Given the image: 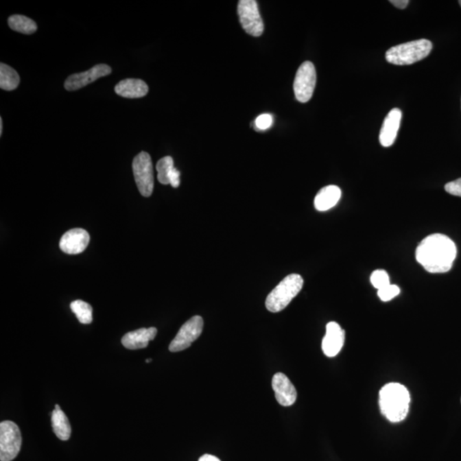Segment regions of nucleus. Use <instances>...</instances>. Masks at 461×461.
<instances>
[{
	"label": "nucleus",
	"mask_w": 461,
	"mask_h": 461,
	"mask_svg": "<svg viewBox=\"0 0 461 461\" xmlns=\"http://www.w3.org/2000/svg\"><path fill=\"white\" fill-rule=\"evenodd\" d=\"M272 386L276 400L281 406L289 407L296 403L298 392L291 380L284 373H276L272 380Z\"/></svg>",
	"instance_id": "obj_12"
},
{
	"label": "nucleus",
	"mask_w": 461,
	"mask_h": 461,
	"mask_svg": "<svg viewBox=\"0 0 461 461\" xmlns=\"http://www.w3.org/2000/svg\"><path fill=\"white\" fill-rule=\"evenodd\" d=\"M89 242V233L86 230L75 228L68 230L62 235L59 247L62 252L77 255L82 253L88 246Z\"/></svg>",
	"instance_id": "obj_11"
},
{
	"label": "nucleus",
	"mask_w": 461,
	"mask_h": 461,
	"mask_svg": "<svg viewBox=\"0 0 461 461\" xmlns=\"http://www.w3.org/2000/svg\"><path fill=\"white\" fill-rule=\"evenodd\" d=\"M345 331L337 322L327 324V333L322 341V351L327 357H334L344 344Z\"/></svg>",
	"instance_id": "obj_13"
},
{
	"label": "nucleus",
	"mask_w": 461,
	"mask_h": 461,
	"mask_svg": "<svg viewBox=\"0 0 461 461\" xmlns=\"http://www.w3.org/2000/svg\"><path fill=\"white\" fill-rule=\"evenodd\" d=\"M459 3H460V6H461V0H460V1H459Z\"/></svg>",
	"instance_id": "obj_33"
},
{
	"label": "nucleus",
	"mask_w": 461,
	"mask_h": 461,
	"mask_svg": "<svg viewBox=\"0 0 461 461\" xmlns=\"http://www.w3.org/2000/svg\"><path fill=\"white\" fill-rule=\"evenodd\" d=\"M403 113L400 109L394 108L384 119L379 134V142L383 147H390L394 144L399 130Z\"/></svg>",
	"instance_id": "obj_14"
},
{
	"label": "nucleus",
	"mask_w": 461,
	"mask_h": 461,
	"mask_svg": "<svg viewBox=\"0 0 461 461\" xmlns=\"http://www.w3.org/2000/svg\"><path fill=\"white\" fill-rule=\"evenodd\" d=\"M371 283L376 289H381L390 285L389 275L386 271L381 270V269L376 270L371 275Z\"/></svg>",
	"instance_id": "obj_23"
},
{
	"label": "nucleus",
	"mask_w": 461,
	"mask_h": 461,
	"mask_svg": "<svg viewBox=\"0 0 461 461\" xmlns=\"http://www.w3.org/2000/svg\"><path fill=\"white\" fill-rule=\"evenodd\" d=\"M132 172L141 194L143 197H151L154 190L153 164L147 152H142L134 157Z\"/></svg>",
	"instance_id": "obj_6"
},
{
	"label": "nucleus",
	"mask_w": 461,
	"mask_h": 461,
	"mask_svg": "<svg viewBox=\"0 0 461 461\" xmlns=\"http://www.w3.org/2000/svg\"><path fill=\"white\" fill-rule=\"evenodd\" d=\"M410 394L406 387L398 383L384 386L379 392V406L383 416L392 423L405 420L410 411Z\"/></svg>",
	"instance_id": "obj_2"
},
{
	"label": "nucleus",
	"mask_w": 461,
	"mask_h": 461,
	"mask_svg": "<svg viewBox=\"0 0 461 461\" xmlns=\"http://www.w3.org/2000/svg\"><path fill=\"white\" fill-rule=\"evenodd\" d=\"M169 184L174 188H177L180 187V172L179 170L174 169L172 170L169 176Z\"/></svg>",
	"instance_id": "obj_27"
},
{
	"label": "nucleus",
	"mask_w": 461,
	"mask_h": 461,
	"mask_svg": "<svg viewBox=\"0 0 461 461\" xmlns=\"http://www.w3.org/2000/svg\"><path fill=\"white\" fill-rule=\"evenodd\" d=\"M8 24L14 31L24 34H32L36 32L37 24L25 16L13 15L9 17Z\"/></svg>",
	"instance_id": "obj_19"
},
{
	"label": "nucleus",
	"mask_w": 461,
	"mask_h": 461,
	"mask_svg": "<svg viewBox=\"0 0 461 461\" xmlns=\"http://www.w3.org/2000/svg\"><path fill=\"white\" fill-rule=\"evenodd\" d=\"M113 69L107 64H97L89 71L78 73L68 77L64 83L65 89L73 92L88 85L95 80L111 74Z\"/></svg>",
	"instance_id": "obj_10"
},
{
	"label": "nucleus",
	"mask_w": 461,
	"mask_h": 461,
	"mask_svg": "<svg viewBox=\"0 0 461 461\" xmlns=\"http://www.w3.org/2000/svg\"><path fill=\"white\" fill-rule=\"evenodd\" d=\"M342 191L337 186H327L318 192L314 199V207L318 211H327L336 206L340 200Z\"/></svg>",
	"instance_id": "obj_17"
},
{
	"label": "nucleus",
	"mask_w": 461,
	"mask_h": 461,
	"mask_svg": "<svg viewBox=\"0 0 461 461\" xmlns=\"http://www.w3.org/2000/svg\"><path fill=\"white\" fill-rule=\"evenodd\" d=\"M71 309L80 323L88 324L93 322V307L89 303L75 300L71 303Z\"/></svg>",
	"instance_id": "obj_21"
},
{
	"label": "nucleus",
	"mask_w": 461,
	"mask_h": 461,
	"mask_svg": "<svg viewBox=\"0 0 461 461\" xmlns=\"http://www.w3.org/2000/svg\"><path fill=\"white\" fill-rule=\"evenodd\" d=\"M3 134V120L2 118H0V136H2Z\"/></svg>",
	"instance_id": "obj_30"
},
{
	"label": "nucleus",
	"mask_w": 461,
	"mask_h": 461,
	"mask_svg": "<svg viewBox=\"0 0 461 461\" xmlns=\"http://www.w3.org/2000/svg\"><path fill=\"white\" fill-rule=\"evenodd\" d=\"M316 85V71L312 62L307 61L300 66L294 80L296 99L300 103H307L311 99Z\"/></svg>",
	"instance_id": "obj_8"
},
{
	"label": "nucleus",
	"mask_w": 461,
	"mask_h": 461,
	"mask_svg": "<svg viewBox=\"0 0 461 461\" xmlns=\"http://www.w3.org/2000/svg\"><path fill=\"white\" fill-rule=\"evenodd\" d=\"M432 43L425 38L396 45L386 51L388 62L394 65H410L423 60L431 54Z\"/></svg>",
	"instance_id": "obj_3"
},
{
	"label": "nucleus",
	"mask_w": 461,
	"mask_h": 461,
	"mask_svg": "<svg viewBox=\"0 0 461 461\" xmlns=\"http://www.w3.org/2000/svg\"><path fill=\"white\" fill-rule=\"evenodd\" d=\"M55 410H61V407H60V406H59V405L57 404L55 406Z\"/></svg>",
	"instance_id": "obj_31"
},
{
	"label": "nucleus",
	"mask_w": 461,
	"mask_h": 461,
	"mask_svg": "<svg viewBox=\"0 0 461 461\" xmlns=\"http://www.w3.org/2000/svg\"><path fill=\"white\" fill-rule=\"evenodd\" d=\"M20 83V76L15 69L10 66L0 64V87L5 91H13L17 88Z\"/></svg>",
	"instance_id": "obj_20"
},
{
	"label": "nucleus",
	"mask_w": 461,
	"mask_h": 461,
	"mask_svg": "<svg viewBox=\"0 0 461 461\" xmlns=\"http://www.w3.org/2000/svg\"><path fill=\"white\" fill-rule=\"evenodd\" d=\"M415 255L418 263L426 271L431 274H443L452 268L457 248L448 236L435 233L421 241Z\"/></svg>",
	"instance_id": "obj_1"
},
{
	"label": "nucleus",
	"mask_w": 461,
	"mask_h": 461,
	"mask_svg": "<svg viewBox=\"0 0 461 461\" xmlns=\"http://www.w3.org/2000/svg\"><path fill=\"white\" fill-rule=\"evenodd\" d=\"M157 334L155 327L141 328L125 334L121 338V344L125 348L136 351V349L147 347L150 341L154 340Z\"/></svg>",
	"instance_id": "obj_15"
},
{
	"label": "nucleus",
	"mask_w": 461,
	"mask_h": 461,
	"mask_svg": "<svg viewBox=\"0 0 461 461\" xmlns=\"http://www.w3.org/2000/svg\"><path fill=\"white\" fill-rule=\"evenodd\" d=\"M237 14L241 26L248 34L254 37H259L263 34L264 24L256 0H240L237 5Z\"/></svg>",
	"instance_id": "obj_7"
},
{
	"label": "nucleus",
	"mask_w": 461,
	"mask_h": 461,
	"mask_svg": "<svg viewBox=\"0 0 461 461\" xmlns=\"http://www.w3.org/2000/svg\"><path fill=\"white\" fill-rule=\"evenodd\" d=\"M115 92L117 95L127 99H139L148 93L149 87L144 80L126 79L115 86Z\"/></svg>",
	"instance_id": "obj_16"
},
{
	"label": "nucleus",
	"mask_w": 461,
	"mask_h": 461,
	"mask_svg": "<svg viewBox=\"0 0 461 461\" xmlns=\"http://www.w3.org/2000/svg\"><path fill=\"white\" fill-rule=\"evenodd\" d=\"M174 169V160L172 157L165 156L158 161V163L156 164L157 179H158L161 184H169V176Z\"/></svg>",
	"instance_id": "obj_22"
},
{
	"label": "nucleus",
	"mask_w": 461,
	"mask_h": 461,
	"mask_svg": "<svg viewBox=\"0 0 461 461\" xmlns=\"http://www.w3.org/2000/svg\"><path fill=\"white\" fill-rule=\"evenodd\" d=\"M303 279L301 275L292 274L283 279L266 299V307L272 313H279L284 310L301 292Z\"/></svg>",
	"instance_id": "obj_4"
},
{
	"label": "nucleus",
	"mask_w": 461,
	"mask_h": 461,
	"mask_svg": "<svg viewBox=\"0 0 461 461\" xmlns=\"http://www.w3.org/2000/svg\"><path fill=\"white\" fill-rule=\"evenodd\" d=\"M22 447V434L12 421L0 424V460L12 461L19 455Z\"/></svg>",
	"instance_id": "obj_5"
},
{
	"label": "nucleus",
	"mask_w": 461,
	"mask_h": 461,
	"mask_svg": "<svg viewBox=\"0 0 461 461\" xmlns=\"http://www.w3.org/2000/svg\"><path fill=\"white\" fill-rule=\"evenodd\" d=\"M198 461H221L217 457L211 455H204L200 457Z\"/></svg>",
	"instance_id": "obj_29"
},
{
	"label": "nucleus",
	"mask_w": 461,
	"mask_h": 461,
	"mask_svg": "<svg viewBox=\"0 0 461 461\" xmlns=\"http://www.w3.org/2000/svg\"><path fill=\"white\" fill-rule=\"evenodd\" d=\"M272 124V117L269 114L259 115L256 119V127L258 130H266Z\"/></svg>",
	"instance_id": "obj_25"
},
{
	"label": "nucleus",
	"mask_w": 461,
	"mask_h": 461,
	"mask_svg": "<svg viewBox=\"0 0 461 461\" xmlns=\"http://www.w3.org/2000/svg\"><path fill=\"white\" fill-rule=\"evenodd\" d=\"M145 362H146V363L152 362V359H146Z\"/></svg>",
	"instance_id": "obj_32"
},
{
	"label": "nucleus",
	"mask_w": 461,
	"mask_h": 461,
	"mask_svg": "<svg viewBox=\"0 0 461 461\" xmlns=\"http://www.w3.org/2000/svg\"><path fill=\"white\" fill-rule=\"evenodd\" d=\"M51 425L56 436L62 441H67L71 438V424L68 417L61 410H54L52 412Z\"/></svg>",
	"instance_id": "obj_18"
},
{
	"label": "nucleus",
	"mask_w": 461,
	"mask_h": 461,
	"mask_svg": "<svg viewBox=\"0 0 461 461\" xmlns=\"http://www.w3.org/2000/svg\"><path fill=\"white\" fill-rule=\"evenodd\" d=\"M445 190L448 193L461 198V178L445 185Z\"/></svg>",
	"instance_id": "obj_26"
},
{
	"label": "nucleus",
	"mask_w": 461,
	"mask_h": 461,
	"mask_svg": "<svg viewBox=\"0 0 461 461\" xmlns=\"http://www.w3.org/2000/svg\"><path fill=\"white\" fill-rule=\"evenodd\" d=\"M394 6H396L397 8L403 10L406 8L410 3L408 0H390V1Z\"/></svg>",
	"instance_id": "obj_28"
},
{
	"label": "nucleus",
	"mask_w": 461,
	"mask_h": 461,
	"mask_svg": "<svg viewBox=\"0 0 461 461\" xmlns=\"http://www.w3.org/2000/svg\"><path fill=\"white\" fill-rule=\"evenodd\" d=\"M204 329V320L201 316H193L180 327L176 337L171 342L169 351L180 352L190 347L198 340Z\"/></svg>",
	"instance_id": "obj_9"
},
{
	"label": "nucleus",
	"mask_w": 461,
	"mask_h": 461,
	"mask_svg": "<svg viewBox=\"0 0 461 461\" xmlns=\"http://www.w3.org/2000/svg\"><path fill=\"white\" fill-rule=\"evenodd\" d=\"M401 289L396 285H389L386 287L379 289L378 295L383 302H389L400 294Z\"/></svg>",
	"instance_id": "obj_24"
}]
</instances>
